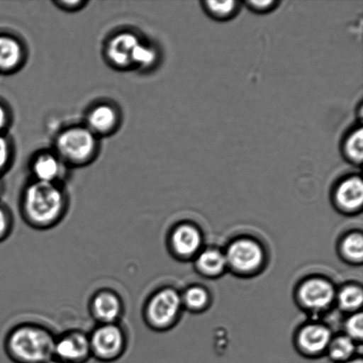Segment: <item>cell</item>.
Segmentation results:
<instances>
[{
  "label": "cell",
  "instance_id": "1",
  "mask_svg": "<svg viewBox=\"0 0 363 363\" xmlns=\"http://www.w3.org/2000/svg\"><path fill=\"white\" fill-rule=\"evenodd\" d=\"M69 199L62 184L32 181L24 188L20 199L21 218L37 230L58 226L67 216Z\"/></svg>",
  "mask_w": 363,
  "mask_h": 363
},
{
  "label": "cell",
  "instance_id": "2",
  "mask_svg": "<svg viewBox=\"0 0 363 363\" xmlns=\"http://www.w3.org/2000/svg\"><path fill=\"white\" fill-rule=\"evenodd\" d=\"M56 335L45 325L21 323L6 333L4 350L13 363H45L53 358Z\"/></svg>",
  "mask_w": 363,
  "mask_h": 363
},
{
  "label": "cell",
  "instance_id": "3",
  "mask_svg": "<svg viewBox=\"0 0 363 363\" xmlns=\"http://www.w3.org/2000/svg\"><path fill=\"white\" fill-rule=\"evenodd\" d=\"M99 147V138L86 126H72L57 136L55 152L66 165L79 167L94 161Z\"/></svg>",
  "mask_w": 363,
  "mask_h": 363
},
{
  "label": "cell",
  "instance_id": "4",
  "mask_svg": "<svg viewBox=\"0 0 363 363\" xmlns=\"http://www.w3.org/2000/svg\"><path fill=\"white\" fill-rule=\"evenodd\" d=\"M91 358L103 363L118 361L128 348V335L121 323L97 325L89 333Z\"/></svg>",
  "mask_w": 363,
  "mask_h": 363
},
{
  "label": "cell",
  "instance_id": "5",
  "mask_svg": "<svg viewBox=\"0 0 363 363\" xmlns=\"http://www.w3.org/2000/svg\"><path fill=\"white\" fill-rule=\"evenodd\" d=\"M181 297L172 288L165 287L155 291L143 306V319L149 328L163 330L173 325L181 308Z\"/></svg>",
  "mask_w": 363,
  "mask_h": 363
},
{
  "label": "cell",
  "instance_id": "6",
  "mask_svg": "<svg viewBox=\"0 0 363 363\" xmlns=\"http://www.w3.org/2000/svg\"><path fill=\"white\" fill-rule=\"evenodd\" d=\"M88 308L91 318L97 325L120 323L125 311L123 298L110 288L96 291L89 301Z\"/></svg>",
  "mask_w": 363,
  "mask_h": 363
},
{
  "label": "cell",
  "instance_id": "7",
  "mask_svg": "<svg viewBox=\"0 0 363 363\" xmlns=\"http://www.w3.org/2000/svg\"><path fill=\"white\" fill-rule=\"evenodd\" d=\"M53 358L64 363H86L91 358L89 334L69 330L56 336Z\"/></svg>",
  "mask_w": 363,
  "mask_h": 363
},
{
  "label": "cell",
  "instance_id": "8",
  "mask_svg": "<svg viewBox=\"0 0 363 363\" xmlns=\"http://www.w3.org/2000/svg\"><path fill=\"white\" fill-rule=\"evenodd\" d=\"M140 38L130 31H123L110 38L106 45V57L116 69H126L133 67V57Z\"/></svg>",
  "mask_w": 363,
  "mask_h": 363
},
{
  "label": "cell",
  "instance_id": "9",
  "mask_svg": "<svg viewBox=\"0 0 363 363\" xmlns=\"http://www.w3.org/2000/svg\"><path fill=\"white\" fill-rule=\"evenodd\" d=\"M121 122L119 110L109 103H99L90 109L85 126L98 138L115 133Z\"/></svg>",
  "mask_w": 363,
  "mask_h": 363
},
{
  "label": "cell",
  "instance_id": "10",
  "mask_svg": "<svg viewBox=\"0 0 363 363\" xmlns=\"http://www.w3.org/2000/svg\"><path fill=\"white\" fill-rule=\"evenodd\" d=\"M225 257L234 269L250 272L261 264L263 252L261 247L254 241L238 240L230 245Z\"/></svg>",
  "mask_w": 363,
  "mask_h": 363
},
{
  "label": "cell",
  "instance_id": "11",
  "mask_svg": "<svg viewBox=\"0 0 363 363\" xmlns=\"http://www.w3.org/2000/svg\"><path fill=\"white\" fill-rule=\"evenodd\" d=\"M65 167L55 152L45 151L35 156L31 169L35 181L60 184L65 177Z\"/></svg>",
  "mask_w": 363,
  "mask_h": 363
},
{
  "label": "cell",
  "instance_id": "12",
  "mask_svg": "<svg viewBox=\"0 0 363 363\" xmlns=\"http://www.w3.org/2000/svg\"><path fill=\"white\" fill-rule=\"evenodd\" d=\"M26 57L23 43L13 35H0V72H16Z\"/></svg>",
  "mask_w": 363,
  "mask_h": 363
},
{
  "label": "cell",
  "instance_id": "13",
  "mask_svg": "<svg viewBox=\"0 0 363 363\" xmlns=\"http://www.w3.org/2000/svg\"><path fill=\"white\" fill-rule=\"evenodd\" d=\"M334 197L337 205L347 210L361 208L363 203V184L362 177L350 175L341 179L337 184Z\"/></svg>",
  "mask_w": 363,
  "mask_h": 363
},
{
  "label": "cell",
  "instance_id": "14",
  "mask_svg": "<svg viewBox=\"0 0 363 363\" xmlns=\"http://www.w3.org/2000/svg\"><path fill=\"white\" fill-rule=\"evenodd\" d=\"M301 300L308 308L321 309L329 306L334 297V290L326 281L312 279L301 287Z\"/></svg>",
  "mask_w": 363,
  "mask_h": 363
},
{
  "label": "cell",
  "instance_id": "15",
  "mask_svg": "<svg viewBox=\"0 0 363 363\" xmlns=\"http://www.w3.org/2000/svg\"><path fill=\"white\" fill-rule=\"evenodd\" d=\"M170 247L177 255L188 256L194 254L201 243V235L191 225H181L170 236Z\"/></svg>",
  "mask_w": 363,
  "mask_h": 363
},
{
  "label": "cell",
  "instance_id": "16",
  "mask_svg": "<svg viewBox=\"0 0 363 363\" xmlns=\"http://www.w3.org/2000/svg\"><path fill=\"white\" fill-rule=\"evenodd\" d=\"M341 155L351 165H362L363 158V129L362 124L352 128L341 141Z\"/></svg>",
  "mask_w": 363,
  "mask_h": 363
},
{
  "label": "cell",
  "instance_id": "17",
  "mask_svg": "<svg viewBox=\"0 0 363 363\" xmlns=\"http://www.w3.org/2000/svg\"><path fill=\"white\" fill-rule=\"evenodd\" d=\"M330 340L329 330L322 325H308L300 334L301 346L311 354H318L325 350Z\"/></svg>",
  "mask_w": 363,
  "mask_h": 363
},
{
  "label": "cell",
  "instance_id": "18",
  "mask_svg": "<svg viewBox=\"0 0 363 363\" xmlns=\"http://www.w3.org/2000/svg\"><path fill=\"white\" fill-rule=\"evenodd\" d=\"M202 9L206 16L216 21L233 20L240 13L241 3L238 1H202Z\"/></svg>",
  "mask_w": 363,
  "mask_h": 363
},
{
  "label": "cell",
  "instance_id": "19",
  "mask_svg": "<svg viewBox=\"0 0 363 363\" xmlns=\"http://www.w3.org/2000/svg\"><path fill=\"white\" fill-rule=\"evenodd\" d=\"M159 59L157 49L154 45L143 41L138 45L133 57V67L140 69H150L157 63Z\"/></svg>",
  "mask_w": 363,
  "mask_h": 363
},
{
  "label": "cell",
  "instance_id": "20",
  "mask_svg": "<svg viewBox=\"0 0 363 363\" xmlns=\"http://www.w3.org/2000/svg\"><path fill=\"white\" fill-rule=\"evenodd\" d=\"M226 264L225 256L216 250L206 251L199 256L198 259L199 269L210 275L223 272Z\"/></svg>",
  "mask_w": 363,
  "mask_h": 363
},
{
  "label": "cell",
  "instance_id": "21",
  "mask_svg": "<svg viewBox=\"0 0 363 363\" xmlns=\"http://www.w3.org/2000/svg\"><path fill=\"white\" fill-rule=\"evenodd\" d=\"M353 341L348 337H337L330 348V357L336 361H345L354 353Z\"/></svg>",
  "mask_w": 363,
  "mask_h": 363
},
{
  "label": "cell",
  "instance_id": "22",
  "mask_svg": "<svg viewBox=\"0 0 363 363\" xmlns=\"http://www.w3.org/2000/svg\"><path fill=\"white\" fill-rule=\"evenodd\" d=\"M363 295L361 288L348 286L341 291L340 294V305L345 309L354 311L360 308L362 304Z\"/></svg>",
  "mask_w": 363,
  "mask_h": 363
},
{
  "label": "cell",
  "instance_id": "23",
  "mask_svg": "<svg viewBox=\"0 0 363 363\" xmlns=\"http://www.w3.org/2000/svg\"><path fill=\"white\" fill-rule=\"evenodd\" d=\"M343 251L351 259H362L363 256V240L362 235L354 233L347 237L343 243Z\"/></svg>",
  "mask_w": 363,
  "mask_h": 363
},
{
  "label": "cell",
  "instance_id": "24",
  "mask_svg": "<svg viewBox=\"0 0 363 363\" xmlns=\"http://www.w3.org/2000/svg\"><path fill=\"white\" fill-rule=\"evenodd\" d=\"M14 220L12 211L0 203V243L9 238L13 230Z\"/></svg>",
  "mask_w": 363,
  "mask_h": 363
},
{
  "label": "cell",
  "instance_id": "25",
  "mask_svg": "<svg viewBox=\"0 0 363 363\" xmlns=\"http://www.w3.org/2000/svg\"><path fill=\"white\" fill-rule=\"evenodd\" d=\"M184 301L191 308H199L203 307L208 301V294L201 288H191L185 294Z\"/></svg>",
  "mask_w": 363,
  "mask_h": 363
},
{
  "label": "cell",
  "instance_id": "26",
  "mask_svg": "<svg viewBox=\"0 0 363 363\" xmlns=\"http://www.w3.org/2000/svg\"><path fill=\"white\" fill-rule=\"evenodd\" d=\"M280 2L275 0H264V1H247L245 6L252 13L265 14L273 12L277 9Z\"/></svg>",
  "mask_w": 363,
  "mask_h": 363
},
{
  "label": "cell",
  "instance_id": "27",
  "mask_svg": "<svg viewBox=\"0 0 363 363\" xmlns=\"http://www.w3.org/2000/svg\"><path fill=\"white\" fill-rule=\"evenodd\" d=\"M12 158V147L9 140L0 134V174L9 168Z\"/></svg>",
  "mask_w": 363,
  "mask_h": 363
},
{
  "label": "cell",
  "instance_id": "28",
  "mask_svg": "<svg viewBox=\"0 0 363 363\" xmlns=\"http://www.w3.org/2000/svg\"><path fill=\"white\" fill-rule=\"evenodd\" d=\"M347 329L348 333L354 339L362 340L363 335V318L362 314L355 315L348 320Z\"/></svg>",
  "mask_w": 363,
  "mask_h": 363
},
{
  "label": "cell",
  "instance_id": "29",
  "mask_svg": "<svg viewBox=\"0 0 363 363\" xmlns=\"http://www.w3.org/2000/svg\"><path fill=\"white\" fill-rule=\"evenodd\" d=\"M56 5L60 9H63L67 11H77L86 5L87 2L82 1V0H74V1H57Z\"/></svg>",
  "mask_w": 363,
  "mask_h": 363
},
{
  "label": "cell",
  "instance_id": "30",
  "mask_svg": "<svg viewBox=\"0 0 363 363\" xmlns=\"http://www.w3.org/2000/svg\"><path fill=\"white\" fill-rule=\"evenodd\" d=\"M9 123V113L5 106L0 103V131L6 129Z\"/></svg>",
  "mask_w": 363,
  "mask_h": 363
},
{
  "label": "cell",
  "instance_id": "31",
  "mask_svg": "<svg viewBox=\"0 0 363 363\" xmlns=\"http://www.w3.org/2000/svg\"><path fill=\"white\" fill-rule=\"evenodd\" d=\"M45 363H64V362L57 360V359H55V358H52V359H51V360H50Z\"/></svg>",
  "mask_w": 363,
  "mask_h": 363
},
{
  "label": "cell",
  "instance_id": "32",
  "mask_svg": "<svg viewBox=\"0 0 363 363\" xmlns=\"http://www.w3.org/2000/svg\"><path fill=\"white\" fill-rule=\"evenodd\" d=\"M346 363H363V362L361 360V359H358V360H354V361L348 362Z\"/></svg>",
  "mask_w": 363,
  "mask_h": 363
},
{
  "label": "cell",
  "instance_id": "33",
  "mask_svg": "<svg viewBox=\"0 0 363 363\" xmlns=\"http://www.w3.org/2000/svg\"><path fill=\"white\" fill-rule=\"evenodd\" d=\"M0 187H1V184H0Z\"/></svg>",
  "mask_w": 363,
  "mask_h": 363
}]
</instances>
